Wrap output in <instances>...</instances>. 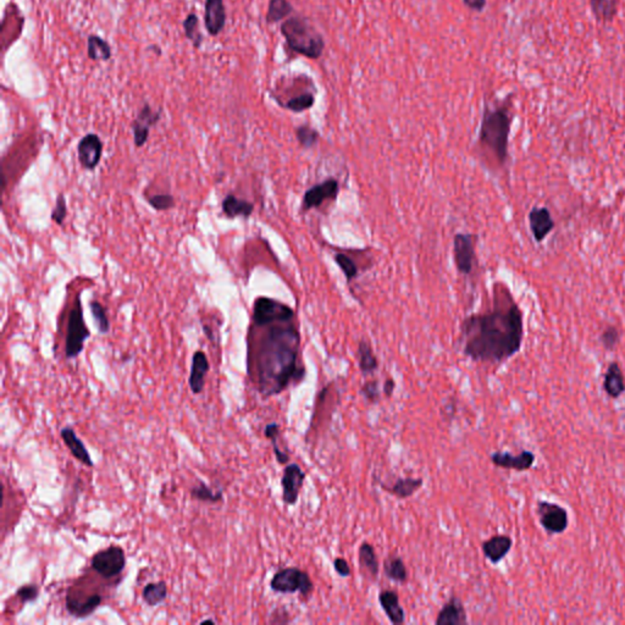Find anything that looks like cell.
I'll use <instances>...</instances> for the list:
<instances>
[{
  "instance_id": "cell-26",
  "label": "cell",
  "mask_w": 625,
  "mask_h": 625,
  "mask_svg": "<svg viewBox=\"0 0 625 625\" xmlns=\"http://www.w3.org/2000/svg\"><path fill=\"white\" fill-rule=\"evenodd\" d=\"M221 211L225 214L229 219H236V218H249L254 211V204L246 200H241L235 195H227L222 203H221Z\"/></svg>"
},
{
  "instance_id": "cell-3",
  "label": "cell",
  "mask_w": 625,
  "mask_h": 625,
  "mask_svg": "<svg viewBox=\"0 0 625 625\" xmlns=\"http://www.w3.org/2000/svg\"><path fill=\"white\" fill-rule=\"evenodd\" d=\"M512 115L507 106H486L479 128V142L492 153L499 164L508 158Z\"/></svg>"
},
{
  "instance_id": "cell-9",
  "label": "cell",
  "mask_w": 625,
  "mask_h": 625,
  "mask_svg": "<svg viewBox=\"0 0 625 625\" xmlns=\"http://www.w3.org/2000/svg\"><path fill=\"white\" fill-rule=\"evenodd\" d=\"M453 256L458 273L470 275L473 273L477 258L475 236L472 233H457L453 237Z\"/></svg>"
},
{
  "instance_id": "cell-13",
  "label": "cell",
  "mask_w": 625,
  "mask_h": 625,
  "mask_svg": "<svg viewBox=\"0 0 625 625\" xmlns=\"http://www.w3.org/2000/svg\"><path fill=\"white\" fill-rule=\"evenodd\" d=\"M162 111L153 110L149 104H144L142 109L137 114V117L132 122V132H133V142L137 148H142L146 146L151 133V128L155 126L160 121Z\"/></svg>"
},
{
  "instance_id": "cell-11",
  "label": "cell",
  "mask_w": 625,
  "mask_h": 625,
  "mask_svg": "<svg viewBox=\"0 0 625 625\" xmlns=\"http://www.w3.org/2000/svg\"><path fill=\"white\" fill-rule=\"evenodd\" d=\"M338 193H340L338 180L334 177L324 180L320 184H314L305 191L302 200V209L303 211H309L316 208H320L327 200H336Z\"/></svg>"
},
{
  "instance_id": "cell-12",
  "label": "cell",
  "mask_w": 625,
  "mask_h": 625,
  "mask_svg": "<svg viewBox=\"0 0 625 625\" xmlns=\"http://www.w3.org/2000/svg\"><path fill=\"white\" fill-rule=\"evenodd\" d=\"M305 480V473L298 464L292 463L285 468L284 475L281 479L285 505L294 506L297 503Z\"/></svg>"
},
{
  "instance_id": "cell-49",
  "label": "cell",
  "mask_w": 625,
  "mask_h": 625,
  "mask_svg": "<svg viewBox=\"0 0 625 625\" xmlns=\"http://www.w3.org/2000/svg\"><path fill=\"white\" fill-rule=\"evenodd\" d=\"M203 331H204L205 335H206V337H208V338H209V340H211V341H213V340H214V336H213V332H211V329H209V326L203 325Z\"/></svg>"
},
{
  "instance_id": "cell-8",
  "label": "cell",
  "mask_w": 625,
  "mask_h": 625,
  "mask_svg": "<svg viewBox=\"0 0 625 625\" xmlns=\"http://www.w3.org/2000/svg\"><path fill=\"white\" fill-rule=\"evenodd\" d=\"M90 567L102 578L113 579L119 577L126 568V555L119 545L110 546L93 555Z\"/></svg>"
},
{
  "instance_id": "cell-20",
  "label": "cell",
  "mask_w": 625,
  "mask_h": 625,
  "mask_svg": "<svg viewBox=\"0 0 625 625\" xmlns=\"http://www.w3.org/2000/svg\"><path fill=\"white\" fill-rule=\"evenodd\" d=\"M436 625H465L468 624L467 610L464 604L457 596H452L439 612Z\"/></svg>"
},
{
  "instance_id": "cell-32",
  "label": "cell",
  "mask_w": 625,
  "mask_h": 625,
  "mask_svg": "<svg viewBox=\"0 0 625 625\" xmlns=\"http://www.w3.org/2000/svg\"><path fill=\"white\" fill-rule=\"evenodd\" d=\"M168 584L163 580L157 583H149L143 588L142 599L149 607H155L163 604L168 597Z\"/></svg>"
},
{
  "instance_id": "cell-5",
  "label": "cell",
  "mask_w": 625,
  "mask_h": 625,
  "mask_svg": "<svg viewBox=\"0 0 625 625\" xmlns=\"http://www.w3.org/2000/svg\"><path fill=\"white\" fill-rule=\"evenodd\" d=\"M90 337V331L86 326L84 308L81 303V296L75 300L74 307L70 310L68 321V334L65 341V357L75 359L79 357L84 348V343Z\"/></svg>"
},
{
  "instance_id": "cell-33",
  "label": "cell",
  "mask_w": 625,
  "mask_h": 625,
  "mask_svg": "<svg viewBox=\"0 0 625 625\" xmlns=\"http://www.w3.org/2000/svg\"><path fill=\"white\" fill-rule=\"evenodd\" d=\"M294 12V6L289 0H270L265 20L268 23H278L287 19Z\"/></svg>"
},
{
  "instance_id": "cell-40",
  "label": "cell",
  "mask_w": 625,
  "mask_h": 625,
  "mask_svg": "<svg viewBox=\"0 0 625 625\" xmlns=\"http://www.w3.org/2000/svg\"><path fill=\"white\" fill-rule=\"evenodd\" d=\"M335 262L341 269L342 273L345 275L348 284H351L353 280H356L358 276V267L352 258L348 257L345 253H337L335 256Z\"/></svg>"
},
{
  "instance_id": "cell-39",
  "label": "cell",
  "mask_w": 625,
  "mask_h": 625,
  "mask_svg": "<svg viewBox=\"0 0 625 625\" xmlns=\"http://www.w3.org/2000/svg\"><path fill=\"white\" fill-rule=\"evenodd\" d=\"M90 309L100 334L106 335L108 332L110 331V321L106 316V308L100 305L98 300H92L90 302Z\"/></svg>"
},
{
  "instance_id": "cell-35",
  "label": "cell",
  "mask_w": 625,
  "mask_h": 625,
  "mask_svg": "<svg viewBox=\"0 0 625 625\" xmlns=\"http://www.w3.org/2000/svg\"><path fill=\"white\" fill-rule=\"evenodd\" d=\"M191 497L205 503H218L224 499V492L222 490L214 491L209 485L200 480L198 485L191 489Z\"/></svg>"
},
{
  "instance_id": "cell-15",
  "label": "cell",
  "mask_w": 625,
  "mask_h": 625,
  "mask_svg": "<svg viewBox=\"0 0 625 625\" xmlns=\"http://www.w3.org/2000/svg\"><path fill=\"white\" fill-rule=\"evenodd\" d=\"M102 602H103V596L100 594H92L88 596L79 595H79L68 593L65 599V606H66L68 613L79 619L93 615L95 610H98Z\"/></svg>"
},
{
  "instance_id": "cell-46",
  "label": "cell",
  "mask_w": 625,
  "mask_h": 625,
  "mask_svg": "<svg viewBox=\"0 0 625 625\" xmlns=\"http://www.w3.org/2000/svg\"><path fill=\"white\" fill-rule=\"evenodd\" d=\"M334 568L338 575L342 578H347L351 575V567L345 558L338 557L334 559Z\"/></svg>"
},
{
  "instance_id": "cell-6",
  "label": "cell",
  "mask_w": 625,
  "mask_h": 625,
  "mask_svg": "<svg viewBox=\"0 0 625 625\" xmlns=\"http://www.w3.org/2000/svg\"><path fill=\"white\" fill-rule=\"evenodd\" d=\"M270 588L279 594L300 593L305 599H309L314 591V584L308 573L298 568L289 567L280 569L273 574Z\"/></svg>"
},
{
  "instance_id": "cell-47",
  "label": "cell",
  "mask_w": 625,
  "mask_h": 625,
  "mask_svg": "<svg viewBox=\"0 0 625 625\" xmlns=\"http://www.w3.org/2000/svg\"><path fill=\"white\" fill-rule=\"evenodd\" d=\"M464 6H467L470 10L481 12L486 8L488 1L486 0H463Z\"/></svg>"
},
{
  "instance_id": "cell-23",
  "label": "cell",
  "mask_w": 625,
  "mask_h": 625,
  "mask_svg": "<svg viewBox=\"0 0 625 625\" xmlns=\"http://www.w3.org/2000/svg\"><path fill=\"white\" fill-rule=\"evenodd\" d=\"M378 602L392 624L401 625L405 623V612L399 604V596L396 591L392 590L381 591L378 594Z\"/></svg>"
},
{
  "instance_id": "cell-48",
  "label": "cell",
  "mask_w": 625,
  "mask_h": 625,
  "mask_svg": "<svg viewBox=\"0 0 625 625\" xmlns=\"http://www.w3.org/2000/svg\"><path fill=\"white\" fill-rule=\"evenodd\" d=\"M394 389H396V383H394V378H387V380L385 381L384 389H383V392H384L385 396H386V397H391V396L394 394Z\"/></svg>"
},
{
  "instance_id": "cell-30",
  "label": "cell",
  "mask_w": 625,
  "mask_h": 625,
  "mask_svg": "<svg viewBox=\"0 0 625 625\" xmlns=\"http://www.w3.org/2000/svg\"><path fill=\"white\" fill-rule=\"evenodd\" d=\"M87 54L93 61H108L111 58L110 44L99 36L90 35L87 39Z\"/></svg>"
},
{
  "instance_id": "cell-24",
  "label": "cell",
  "mask_w": 625,
  "mask_h": 625,
  "mask_svg": "<svg viewBox=\"0 0 625 625\" xmlns=\"http://www.w3.org/2000/svg\"><path fill=\"white\" fill-rule=\"evenodd\" d=\"M604 390L610 398H619L625 392V378L619 364L610 363L604 374Z\"/></svg>"
},
{
  "instance_id": "cell-1",
  "label": "cell",
  "mask_w": 625,
  "mask_h": 625,
  "mask_svg": "<svg viewBox=\"0 0 625 625\" xmlns=\"http://www.w3.org/2000/svg\"><path fill=\"white\" fill-rule=\"evenodd\" d=\"M256 326V325H254ZM264 331L248 348V370L265 398L282 394L305 378L300 359V332L294 320L258 326Z\"/></svg>"
},
{
  "instance_id": "cell-34",
  "label": "cell",
  "mask_w": 625,
  "mask_h": 625,
  "mask_svg": "<svg viewBox=\"0 0 625 625\" xmlns=\"http://www.w3.org/2000/svg\"><path fill=\"white\" fill-rule=\"evenodd\" d=\"M314 104H316V95L310 90H305L300 95L289 98L286 103L281 104V106H284L285 109L292 111V113H303V111L311 109Z\"/></svg>"
},
{
  "instance_id": "cell-27",
  "label": "cell",
  "mask_w": 625,
  "mask_h": 625,
  "mask_svg": "<svg viewBox=\"0 0 625 625\" xmlns=\"http://www.w3.org/2000/svg\"><path fill=\"white\" fill-rule=\"evenodd\" d=\"M423 479L399 478L392 486H383V490L399 499H410L423 486Z\"/></svg>"
},
{
  "instance_id": "cell-43",
  "label": "cell",
  "mask_w": 625,
  "mask_h": 625,
  "mask_svg": "<svg viewBox=\"0 0 625 625\" xmlns=\"http://www.w3.org/2000/svg\"><path fill=\"white\" fill-rule=\"evenodd\" d=\"M599 341L602 343V346L606 348V349H615V346L618 345V342H619V331H618V329L615 327V326H608V327H606L604 329V332H602V335L599 337Z\"/></svg>"
},
{
  "instance_id": "cell-22",
  "label": "cell",
  "mask_w": 625,
  "mask_h": 625,
  "mask_svg": "<svg viewBox=\"0 0 625 625\" xmlns=\"http://www.w3.org/2000/svg\"><path fill=\"white\" fill-rule=\"evenodd\" d=\"M513 546V540L508 535H494L483 542L481 550L483 556L492 564H497L510 553Z\"/></svg>"
},
{
  "instance_id": "cell-16",
  "label": "cell",
  "mask_w": 625,
  "mask_h": 625,
  "mask_svg": "<svg viewBox=\"0 0 625 625\" xmlns=\"http://www.w3.org/2000/svg\"><path fill=\"white\" fill-rule=\"evenodd\" d=\"M529 227L537 243H541L555 229V221L552 219L551 211L545 206H535L529 213Z\"/></svg>"
},
{
  "instance_id": "cell-41",
  "label": "cell",
  "mask_w": 625,
  "mask_h": 625,
  "mask_svg": "<svg viewBox=\"0 0 625 625\" xmlns=\"http://www.w3.org/2000/svg\"><path fill=\"white\" fill-rule=\"evenodd\" d=\"M148 204L152 206L154 211H170L171 208L175 206V198L173 195L168 193H162V195H154L148 197Z\"/></svg>"
},
{
  "instance_id": "cell-28",
  "label": "cell",
  "mask_w": 625,
  "mask_h": 625,
  "mask_svg": "<svg viewBox=\"0 0 625 625\" xmlns=\"http://www.w3.org/2000/svg\"><path fill=\"white\" fill-rule=\"evenodd\" d=\"M357 360L358 367L363 375H370L378 369V357L374 354L370 343L365 340H362L358 343Z\"/></svg>"
},
{
  "instance_id": "cell-25",
  "label": "cell",
  "mask_w": 625,
  "mask_h": 625,
  "mask_svg": "<svg viewBox=\"0 0 625 625\" xmlns=\"http://www.w3.org/2000/svg\"><path fill=\"white\" fill-rule=\"evenodd\" d=\"M358 559H359V567H360V570L364 573V575H368V578L372 580L378 579L380 564H378V556H376V552H375L373 545H370L369 542H363L358 550Z\"/></svg>"
},
{
  "instance_id": "cell-38",
  "label": "cell",
  "mask_w": 625,
  "mask_h": 625,
  "mask_svg": "<svg viewBox=\"0 0 625 625\" xmlns=\"http://www.w3.org/2000/svg\"><path fill=\"white\" fill-rule=\"evenodd\" d=\"M294 135H296V138H297L298 143H300V146L303 148L314 147V146L318 144L319 138H320V133H319V131L316 130L314 127L307 125V124L296 127Z\"/></svg>"
},
{
  "instance_id": "cell-36",
  "label": "cell",
  "mask_w": 625,
  "mask_h": 625,
  "mask_svg": "<svg viewBox=\"0 0 625 625\" xmlns=\"http://www.w3.org/2000/svg\"><path fill=\"white\" fill-rule=\"evenodd\" d=\"M184 36L192 42L193 47L198 48L203 43V33L200 31V19L195 14H189L184 20Z\"/></svg>"
},
{
  "instance_id": "cell-29",
  "label": "cell",
  "mask_w": 625,
  "mask_h": 625,
  "mask_svg": "<svg viewBox=\"0 0 625 625\" xmlns=\"http://www.w3.org/2000/svg\"><path fill=\"white\" fill-rule=\"evenodd\" d=\"M619 0H590V8L596 21L608 23L618 12Z\"/></svg>"
},
{
  "instance_id": "cell-17",
  "label": "cell",
  "mask_w": 625,
  "mask_h": 625,
  "mask_svg": "<svg viewBox=\"0 0 625 625\" xmlns=\"http://www.w3.org/2000/svg\"><path fill=\"white\" fill-rule=\"evenodd\" d=\"M491 462L496 467L510 469L517 472H526L535 463V454L530 451H523L518 456L508 452H494L491 454Z\"/></svg>"
},
{
  "instance_id": "cell-2",
  "label": "cell",
  "mask_w": 625,
  "mask_h": 625,
  "mask_svg": "<svg viewBox=\"0 0 625 625\" xmlns=\"http://www.w3.org/2000/svg\"><path fill=\"white\" fill-rule=\"evenodd\" d=\"M523 337V313L512 298L489 313L468 316L461 325L463 353L475 362H505L519 352Z\"/></svg>"
},
{
  "instance_id": "cell-7",
  "label": "cell",
  "mask_w": 625,
  "mask_h": 625,
  "mask_svg": "<svg viewBox=\"0 0 625 625\" xmlns=\"http://www.w3.org/2000/svg\"><path fill=\"white\" fill-rule=\"evenodd\" d=\"M296 313L289 305L269 297H258L253 305V324L268 325L279 321L294 320Z\"/></svg>"
},
{
  "instance_id": "cell-14",
  "label": "cell",
  "mask_w": 625,
  "mask_h": 625,
  "mask_svg": "<svg viewBox=\"0 0 625 625\" xmlns=\"http://www.w3.org/2000/svg\"><path fill=\"white\" fill-rule=\"evenodd\" d=\"M77 155L82 168L93 171L102 160L103 142L95 133H88L81 138L77 146Z\"/></svg>"
},
{
  "instance_id": "cell-31",
  "label": "cell",
  "mask_w": 625,
  "mask_h": 625,
  "mask_svg": "<svg viewBox=\"0 0 625 625\" xmlns=\"http://www.w3.org/2000/svg\"><path fill=\"white\" fill-rule=\"evenodd\" d=\"M384 573L387 579L396 583H407L410 577L403 559L398 556H391L385 561Z\"/></svg>"
},
{
  "instance_id": "cell-21",
  "label": "cell",
  "mask_w": 625,
  "mask_h": 625,
  "mask_svg": "<svg viewBox=\"0 0 625 625\" xmlns=\"http://www.w3.org/2000/svg\"><path fill=\"white\" fill-rule=\"evenodd\" d=\"M60 437L63 440L65 446L79 462L82 463L86 467L92 468L95 463L92 461L88 450L84 446L82 440L77 436L74 429L71 426H65L60 430Z\"/></svg>"
},
{
  "instance_id": "cell-44",
  "label": "cell",
  "mask_w": 625,
  "mask_h": 625,
  "mask_svg": "<svg viewBox=\"0 0 625 625\" xmlns=\"http://www.w3.org/2000/svg\"><path fill=\"white\" fill-rule=\"evenodd\" d=\"M66 216H68V203H66V198H65V195H59L58 198H57V204L54 206L53 211H52V219H53L54 222L57 224V225H63L64 221L66 219Z\"/></svg>"
},
{
  "instance_id": "cell-37",
  "label": "cell",
  "mask_w": 625,
  "mask_h": 625,
  "mask_svg": "<svg viewBox=\"0 0 625 625\" xmlns=\"http://www.w3.org/2000/svg\"><path fill=\"white\" fill-rule=\"evenodd\" d=\"M264 435H265V437H267V439H269V440L271 441V445H273V454H275V457H276V461H278V463H279V464H286V463H289V453L281 451V450H280L279 445H278V441H279L280 436L279 424H276V423H270V424H268V425L265 426V429H264Z\"/></svg>"
},
{
  "instance_id": "cell-42",
  "label": "cell",
  "mask_w": 625,
  "mask_h": 625,
  "mask_svg": "<svg viewBox=\"0 0 625 625\" xmlns=\"http://www.w3.org/2000/svg\"><path fill=\"white\" fill-rule=\"evenodd\" d=\"M15 596L21 601L22 604L33 602L39 596V586L36 584H25L16 590Z\"/></svg>"
},
{
  "instance_id": "cell-45",
  "label": "cell",
  "mask_w": 625,
  "mask_h": 625,
  "mask_svg": "<svg viewBox=\"0 0 625 625\" xmlns=\"http://www.w3.org/2000/svg\"><path fill=\"white\" fill-rule=\"evenodd\" d=\"M360 394L370 403H376L380 399V389H378V380H370L363 385L360 389Z\"/></svg>"
},
{
  "instance_id": "cell-4",
  "label": "cell",
  "mask_w": 625,
  "mask_h": 625,
  "mask_svg": "<svg viewBox=\"0 0 625 625\" xmlns=\"http://www.w3.org/2000/svg\"><path fill=\"white\" fill-rule=\"evenodd\" d=\"M289 49L310 60H318L325 50V39L308 19L302 16L289 17L280 27Z\"/></svg>"
},
{
  "instance_id": "cell-10",
  "label": "cell",
  "mask_w": 625,
  "mask_h": 625,
  "mask_svg": "<svg viewBox=\"0 0 625 625\" xmlns=\"http://www.w3.org/2000/svg\"><path fill=\"white\" fill-rule=\"evenodd\" d=\"M536 513L539 515L540 524L548 534H562L567 530L569 518L567 510L562 506L540 501L537 502Z\"/></svg>"
},
{
  "instance_id": "cell-18",
  "label": "cell",
  "mask_w": 625,
  "mask_h": 625,
  "mask_svg": "<svg viewBox=\"0 0 625 625\" xmlns=\"http://www.w3.org/2000/svg\"><path fill=\"white\" fill-rule=\"evenodd\" d=\"M204 22L211 36H218L227 23V10L224 0H205Z\"/></svg>"
},
{
  "instance_id": "cell-19",
  "label": "cell",
  "mask_w": 625,
  "mask_h": 625,
  "mask_svg": "<svg viewBox=\"0 0 625 625\" xmlns=\"http://www.w3.org/2000/svg\"><path fill=\"white\" fill-rule=\"evenodd\" d=\"M211 370V364L203 351H197L192 357L189 384L193 394H200L205 386V378Z\"/></svg>"
}]
</instances>
